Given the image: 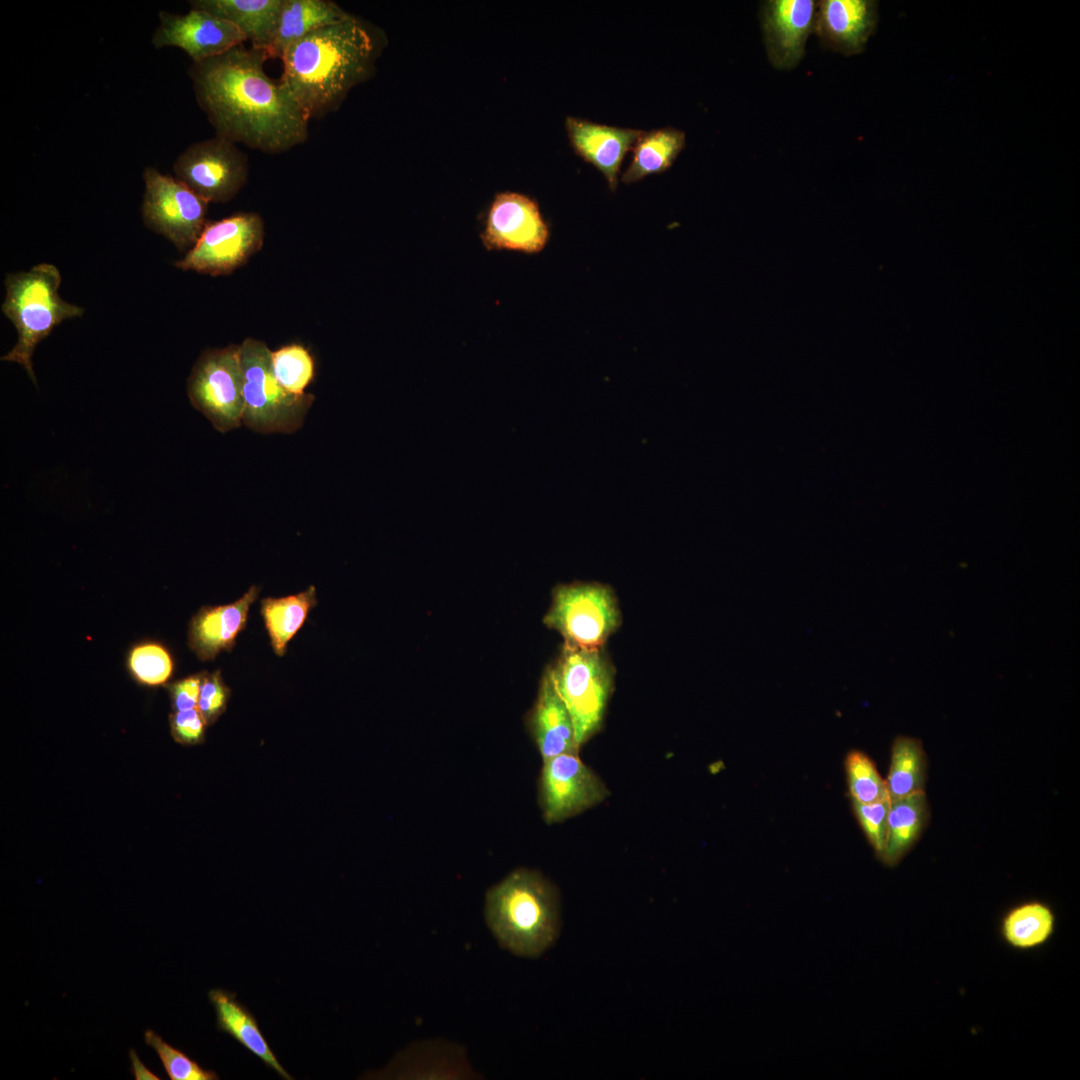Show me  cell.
I'll return each mask as SVG.
<instances>
[{
    "instance_id": "1",
    "label": "cell",
    "mask_w": 1080,
    "mask_h": 1080,
    "mask_svg": "<svg viewBox=\"0 0 1080 1080\" xmlns=\"http://www.w3.org/2000/svg\"><path fill=\"white\" fill-rule=\"evenodd\" d=\"M265 50L244 44L193 63L196 101L216 135L265 153L304 143L309 120L280 80L270 78Z\"/></svg>"
},
{
    "instance_id": "2",
    "label": "cell",
    "mask_w": 1080,
    "mask_h": 1080,
    "mask_svg": "<svg viewBox=\"0 0 1080 1080\" xmlns=\"http://www.w3.org/2000/svg\"><path fill=\"white\" fill-rule=\"evenodd\" d=\"M379 48L373 28L352 15L287 47L279 80L309 121L320 118L370 75Z\"/></svg>"
},
{
    "instance_id": "3",
    "label": "cell",
    "mask_w": 1080,
    "mask_h": 1080,
    "mask_svg": "<svg viewBox=\"0 0 1080 1080\" xmlns=\"http://www.w3.org/2000/svg\"><path fill=\"white\" fill-rule=\"evenodd\" d=\"M559 896L539 872L519 868L486 894L485 918L500 946L527 958L542 955L560 932Z\"/></svg>"
},
{
    "instance_id": "4",
    "label": "cell",
    "mask_w": 1080,
    "mask_h": 1080,
    "mask_svg": "<svg viewBox=\"0 0 1080 1080\" xmlns=\"http://www.w3.org/2000/svg\"><path fill=\"white\" fill-rule=\"evenodd\" d=\"M4 284L6 296L1 310L14 324L18 339L1 360L20 364L36 384L32 365L36 346L62 321L80 317L84 308L60 297L61 274L53 264L41 263L28 271L9 273Z\"/></svg>"
},
{
    "instance_id": "5",
    "label": "cell",
    "mask_w": 1080,
    "mask_h": 1080,
    "mask_svg": "<svg viewBox=\"0 0 1080 1080\" xmlns=\"http://www.w3.org/2000/svg\"><path fill=\"white\" fill-rule=\"evenodd\" d=\"M573 722L580 746L602 728L614 690L615 667L604 648L564 644L546 668Z\"/></svg>"
},
{
    "instance_id": "6",
    "label": "cell",
    "mask_w": 1080,
    "mask_h": 1080,
    "mask_svg": "<svg viewBox=\"0 0 1080 1080\" xmlns=\"http://www.w3.org/2000/svg\"><path fill=\"white\" fill-rule=\"evenodd\" d=\"M244 374L243 425L261 433H293L307 415L315 396L287 391L277 380L271 350L260 340L247 338L240 345Z\"/></svg>"
},
{
    "instance_id": "7",
    "label": "cell",
    "mask_w": 1080,
    "mask_h": 1080,
    "mask_svg": "<svg viewBox=\"0 0 1080 1080\" xmlns=\"http://www.w3.org/2000/svg\"><path fill=\"white\" fill-rule=\"evenodd\" d=\"M543 623L558 632L564 644L603 648L620 627L622 615L617 596L609 585L577 581L553 589Z\"/></svg>"
},
{
    "instance_id": "8",
    "label": "cell",
    "mask_w": 1080,
    "mask_h": 1080,
    "mask_svg": "<svg viewBox=\"0 0 1080 1080\" xmlns=\"http://www.w3.org/2000/svg\"><path fill=\"white\" fill-rule=\"evenodd\" d=\"M187 393L192 406L217 431L239 428L245 408L239 345L203 352L192 368Z\"/></svg>"
},
{
    "instance_id": "9",
    "label": "cell",
    "mask_w": 1080,
    "mask_h": 1080,
    "mask_svg": "<svg viewBox=\"0 0 1080 1080\" xmlns=\"http://www.w3.org/2000/svg\"><path fill=\"white\" fill-rule=\"evenodd\" d=\"M143 179L141 214L145 226L179 250H190L208 222L209 203L175 177L153 167L145 168Z\"/></svg>"
},
{
    "instance_id": "10",
    "label": "cell",
    "mask_w": 1080,
    "mask_h": 1080,
    "mask_svg": "<svg viewBox=\"0 0 1080 1080\" xmlns=\"http://www.w3.org/2000/svg\"><path fill=\"white\" fill-rule=\"evenodd\" d=\"M247 156L236 143L216 135L188 146L175 160V178L208 203L233 199L248 178Z\"/></svg>"
},
{
    "instance_id": "11",
    "label": "cell",
    "mask_w": 1080,
    "mask_h": 1080,
    "mask_svg": "<svg viewBox=\"0 0 1080 1080\" xmlns=\"http://www.w3.org/2000/svg\"><path fill=\"white\" fill-rule=\"evenodd\" d=\"M264 222L254 212H240L207 222L194 246L175 262L183 271L211 276L228 275L261 248Z\"/></svg>"
},
{
    "instance_id": "12",
    "label": "cell",
    "mask_w": 1080,
    "mask_h": 1080,
    "mask_svg": "<svg viewBox=\"0 0 1080 1080\" xmlns=\"http://www.w3.org/2000/svg\"><path fill=\"white\" fill-rule=\"evenodd\" d=\"M538 793L543 818L549 824L578 815L609 796L604 782L578 754L544 760Z\"/></svg>"
},
{
    "instance_id": "13",
    "label": "cell",
    "mask_w": 1080,
    "mask_h": 1080,
    "mask_svg": "<svg viewBox=\"0 0 1080 1080\" xmlns=\"http://www.w3.org/2000/svg\"><path fill=\"white\" fill-rule=\"evenodd\" d=\"M480 237L487 250L538 254L550 239V229L534 199L505 191L494 197Z\"/></svg>"
},
{
    "instance_id": "14",
    "label": "cell",
    "mask_w": 1080,
    "mask_h": 1080,
    "mask_svg": "<svg viewBox=\"0 0 1080 1080\" xmlns=\"http://www.w3.org/2000/svg\"><path fill=\"white\" fill-rule=\"evenodd\" d=\"M152 35L155 48L177 47L198 63L244 44L242 32L230 22L206 11L191 8L186 14L160 11Z\"/></svg>"
},
{
    "instance_id": "15",
    "label": "cell",
    "mask_w": 1080,
    "mask_h": 1080,
    "mask_svg": "<svg viewBox=\"0 0 1080 1080\" xmlns=\"http://www.w3.org/2000/svg\"><path fill=\"white\" fill-rule=\"evenodd\" d=\"M817 2L768 0L760 12L761 28L770 63L778 70L795 68L805 55L814 29Z\"/></svg>"
},
{
    "instance_id": "16",
    "label": "cell",
    "mask_w": 1080,
    "mask_h": 1080,
    "mask_svg": "<svg viewBox=\"0 0 1080 1080\" xmlns=\"http://www.w3.org/2000/svg\"><path fill=\"white\" fill-rule=\"evenodd\" d=\"M877 8L872 0H821L813 31L823 46L846 56L859 54L876 28Z\"/></svg>"
},
{
    "instance_id": "17",
    "label": "cell",
    "mask_w": 1080,
    "mask_h": 1080,
    "mask_svg": "<svg viewBox=\"0 0 1080 1080\" xmlns=\"http://www.w3.org/2000/svg\"><path fill=\"white\" fill-rule=\"evenodd\" d=\"M565 127L575 153L597 168L604 175L609 188L614 191L618 185L622 161L642 130L609 126L570 116L566 118Z\"/></svg>"
},
{
    "instance_id": "18",
    "label": "cell",
    "mask_w": 1080,
    "mask_h": 1080,
    "mask_svg": "<svg viewBox=\"0 0 1080 1080\" xmlns=\"http://www.w3.org/2000/svg\"><path fill=\"white\" fill-rule=\"evenodd\" d=\"M259 592L260 587L252 585L230 604L199 609L189 624L188 645L200 660H213L220 652L232 650Z\"/></svg>"
},
{
    "instance_id": "19",
    "label": "cell",
    "mask_w": 1080,
    "mask_h": 1080,
    "mask_svg": "<svg viewBox=\"0 0 1080 1080\" xmlns=\"http://www.w3.org/2000/svg\"><path fill=\"white\" fill-rule=\"evenodd\" d=\"M527 723L543 761L561 754H578L580 745L572 719L547 670Z\"/></svg>"
},
{
    "instance_id": "20",
    "label": "cell",
    "mask_w": 1080,
    "mask_h": 1080,
    "mask_svg": "<svg viewBox=\"0 0 1080 1080\" xmlns=\"http://www.w3.org/2000/svg\"><path fill=\"white\" fill-rule=\"evenodd\" d=\"M208 998L216 1013L218 1031L231 1036L282 1078L292 1079L270 1048L255 1016L237 1000L235 993L211 989Z\"/></svg>"
},
{
    "instance_id": "21",
    "label": "cell",
    "mask_w": 1080,
    "mask_h": 1080,
    "mask_svg": "<svg viewBox=\"0 0 1080 1080\" xmlns=\"http://www.w3.org/2000/svg\"><path fill=\"white\" fill-rule=\"evenodd\" d=\"M283 0H192L190 7L206 11L236 26L251 46L267 50Z\"/></svg>"
},
{
    "instance_id": "22",
    "label": "cell",
    "mask_w": 1080,
    "mask_h": 1080,
    "mask_svg": "<svg viewBox=\"0 0 1080 1080\" xmlns=\"http://www.w3.org/2000/svg\"><path fill=\"white\" fill-rule=\"evenodd\" d=\"M352 15L330 0H283L277 27L266 54L280 58L291 44L324 26Z\"/></svg>"
},
{
    "instance_id": "23",
    "label": "cell",
    "mask_w": 1080,
    "mask_h": 1080,
    "mask_svg": "<svg viewBox=\"0 0 1080 1080\" xmlns=\"http://www.w3.org/2000/svg\"><path fill=\"white\" fill-rule=\"evenodd\" d=\"M1057 918L1046 902L1032 899L1009 908L1000 918L998 931L1009 948L1027 952L1045 946L1054 936Z\"/></svg>"
},
{
    "instance_id": "24",
    "label": "cell",
    "mask_w": 1080,
    "mask_h": 1080,
    "mask_svg": "<svg viewBox=\"0 0 1080 1080\" xmlns=\"http://www.w3.org/2000/svg\"><path fill=\"white\" fill-rule=\"evenodd\" d=\"M685 133L673 127L642 131L632 147V160L621 175L626 184L669 169L685 147Z\"/></svg>"
},
{
    "instance_id": "25",
    "label": "cell",
    "mask_w": 1080,
    "mask_h": 1080,
    "mask_svg": "<svg viewBox=\"0 0 1080 1080\" xmlns=\"http://www.w3.org/2000/svg\"><path fill=\"white\" fill-rule=\"evenodd\" d=\"M927 820L925 791L890 801L883 864L889 867L899 864L918 840Z\"/></svg>"
},
{
    "instance_id": "26",
    "label": "cell",
    "mask_w": 1080,
    "mask_h": 1080,
    "mask_svg": "<svg viewBox=\"0 0 1080 1080\" xmlns=\"http://www.w3.org/2000/svg\"><path fill=\"white\" fill-rule=\"evenodd\" d=\"M317 603L314 586H309L295 595L261 600L260 612L276 655L283 656L286 653L288 642L301 629Z\"/></svg>"
},
{
    "instance_id": "27",
    "label": "cell",
    "mask_w": 1080,
    "mask_h": 1080,
    "mask_svg": "<svg viewBox=\"0 0 1080 1080\" xmlns=\"http://www.w3.org/2000/svg\"><path fill=\"white\" fill-rule=\"evenodd\" d=\"M926 755L920 740L895 738L886 781L890 801L925 791Z\"/></svg>"
},
{
    "instance_id": "28",
    "label": "cell",
    "mask_w": 1080,
    "mask_h": 1080,
    "mask_svg": "<svg viewBox=\"0 0 1080 1080\" xmlns=\"http://www.w3.org/2000/svg\"><path fill=\"white\" fill-rule=\"evenodd\" d=\"M271 362L278 382L287 391L297 395L306 393L315 376V362L304 346L289 344L271 351Z\"/></svg>"
},
{
    "instance_id": "29",
    "label": "cell",
    "mask_w": 1080,
    "mask_h": 1080,
    "mask_svg": "<svg viewBox=\"0 0 1080 1080\" xmlns=\"http://www.w3.org/2000/svg\"><path fill=\"white\" fill-rule=\"evenodd\" d=\"M127 667L137 682L147 686H159L172 676L174 661L168 649L161 643L144 641L129 651Z\"/></svg>"
},
{
    "instance_id": "30",
    "label": "cell",
    "mask_w": 1080,
    "mask_h": 1080,
    "mask_svg": "<svg viewBox=\"0 0 1080 1080\" xmlns=\"http://www.w3.org/2000/svg\"><path fill=\"white\" fill-rule=\"evenodd\" d=\"M845 770L851 800L863 804L890 800L886 781L865 753L850 751L845 759Z\"/></svg>"
},
{
    "instance_id": "31",
    "label": "cell",
    "mask_w": 1080,
    "mask_h": 1080,
    "mask_svg": "<svg viewBox=\"0 0 1080 1080\" xmlns=\"http://www.w3.org/2000/svg\"><path fill=\"white\" fill-rule=\"evenodd\" d=\"M145 1043L157 1053L170 1080H216V1072L207 1070L182 1050L165 1042L152 1030L144 1033Z\"/></svg>"
},
{
    "instance_id": "32",
    "label": "cell",
    "mask_w": 1080,
    "mask_h": 1080,
    "mask_svg": "<svg viewBox=\"0 0 1080 1080\" xmlns=\"http://www.w3.org/2000/svg\"><path fill=\"white\" fill-rule=\"evenodd\" d=\"M852 801L853 811L875 855L881 860L887 842L890 800L872 804Z\"/></svg>"
},
{
    "instance_id": "33",
    "label": "cell",
    "mask_w": 1080,
    "mask_h": 1080,
    "mask_svg": "<svg viewBox=\"0 0 1080 1080\" xmlns=\"http://www.w3.org/2000/svg\"><path fill=\"white\" fill-rule=\"evenodd\" d=\"M230 697V689L224 683L221 671H205L197 709L207 725L213 724L225 711Z\"/></svg>"
},
{
    "instance_id": "34",
    "label": "cell",
    "mask_w": 1080,
    "mask_h": 1080,
    "mask_svg": "<svg viewBox=\"0 0 1080 1080\" xmlns=\"http://www.w3.org/2000/svg\"><path fill=\"white\" fill-rule=\"evenodd\" d=\"M169 723L172 737L182 745H195L204 740L207 724L197 708L173 712Z\"/></svg>"
},
{
    "instance_id": "35",
    "label": "cell",
    "mask_w": 1080,
    "mask_h": 1080,
    "mask_svg": "<svg viewBox=\"0 0 1080 1080\" xmlns=\"http://www.w3.org/2000/svg\"><path fill=\"white\" fill-rule=\"evenodd\" d=\"M204 673L190 675L168 686L174 712L197 708Z\"/></svg>"
},
{
    "instance_id": "36",
    "label": "cell",
    "mask_w": 1080,
    "mask_h": 1080,
    "mask_svg": "<svg viewBox=\"0 0 1080 1080\" xmlns=\"http://www.w3.org/2000/svg\"><path fill=\"white\" fill-rule=\"evenodd\" d=\"M129 1056H130V1060H131V1065H132V1074H133V1076H134V1078H135V1079H137V1080H140V1079H141V1080H142V1079H148V1080H155V1079H156V1080H158V1079H160L159 1077H157V1075H155L154 1073H152V1072H151V1071H150V1070H149V1069H148V1068H147V1067H146V1066H145V1065H144V1064H143V1063H142V1062L140 1061V1059H139V1057L137 1056V1054H136L135 1050H132V1049H131V1050H130V1052H129Z\"/></svg>"
}]
</instances>
